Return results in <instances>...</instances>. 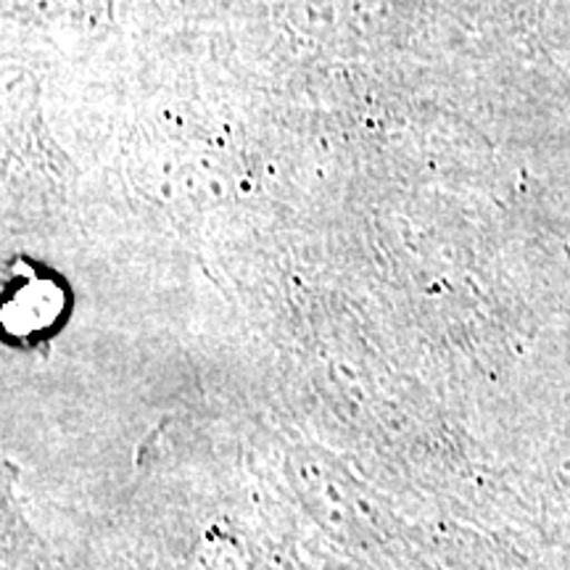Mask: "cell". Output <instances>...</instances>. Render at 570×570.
<instances>
[{"label":"cell","mask_w":570,"mask_h":570,"mask_svg":"<svg viewBox=\"0 0 570 570\" xmlns=\"http://www.w3.org/2000/svg\"><path fill=\"white\" fill-rule=\"evenodd\" d=\"M61 309V296L56 285L46 277H30L24 285L13 288V298L6 309V323L13 333L40 331L51 325Z\"/></svg>","instance_id":"6da1fadb"}]
</instances>
